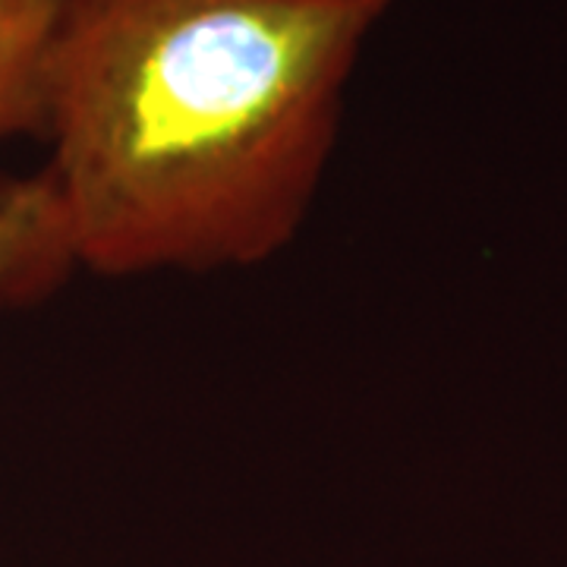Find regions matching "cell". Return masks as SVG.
<instances>
[{"instance_id":"7a4b0ae2","label":"cell","mask_w":567,"mask_h":567,"mask_svg":"<svg viewBox=\"0 0 567 567\" xmlns=\"http://www.w3.org/2000/svg\"><path fill=\"white\" fill-rule=\"evenodd\" d=\"M73 265L48 174H0V300H35L61 284Z\"/></svg>"},{"instance_id":"3957f363","label":"cell","mask_w":567,"mask_h":567,"mask_svg":"<svg viewBox=\"0 0 567 567\" xmlns=\"http://www.w3.org/2000/svg\"><path fill=\"white\" fill-rule=\"evenodd\" d=\"M70 0H0V140L44 136L48 70Z\"/></svg>"},{"instance_id":"6da1fadb","label":"cell","mask_w":567,"mask_h":567,"mask_svg":"<svg viewBox=\"0 0 567 567\" xmlns=\"http://www.w3.org/2000/svg\"><path fill=\"white\" fill-rule=\"evenodd\" d=\"M398 0H70L48 70L73 262L271 259L303 224L365 35Z\"/></svg>"}]
</instances>
